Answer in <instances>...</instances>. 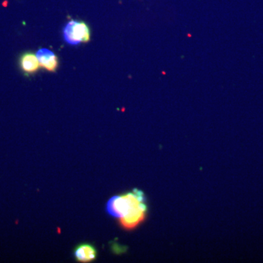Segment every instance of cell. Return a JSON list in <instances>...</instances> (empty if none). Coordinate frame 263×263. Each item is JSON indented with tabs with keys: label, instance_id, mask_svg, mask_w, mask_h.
<instances>
[{
	"label": "cell",
	"instance_id": "cell-6",
	"mask_svg": "<svg viewBox=\"0 0 263 263\" xmlns=\"http://www.w3.org/2000/svg\"><path fill=\"white\" fill-rule=\"evenodd\" d=\"M74 256L78 262H90L97 258L98 252L94 246L90 243H81L76 247Z\"/></svg>",
	"mask_w": 263,
	"mask_h": 263
},
{
	"label": "cell",
	"instance_id": "cell-5",
	"mask_svg": "<svg viewBox=\"0 0 263 263\" xmlns=\"http://www.w3.org/2000/svg\"><path fill=\"white\" fill-rule=\"evenodd\" d=\"M40 65L49 72H55L59 65L58 57L48 48H42L36 53Z\"/></svg>",
	"mask_w": 263,
	"mask_h": 263
},
{
	"label": "cell",
	"instance_id": "cell-1",
	"mask_svg": "<svg viewBox=\"0 0 263 263\" xmlns=\"http://www.w3.org/2000/svg\"><path fill=\"white\" fill-rule=\"evenodd\" d=\"M146 202V197L141 190H135L131 193L114 196L106 205L107 212L114 217H123Z\"/></svg>",
	"mask_w": 263,
	"mask_h": 263
},
{
	"label": "cell",
	"instance_id": "cell-4",
	"mask_svg": "<svg viewBox=\"0 0 263 263\" xmlns=\"http://www.w3.org/2000/svg\"><path fill=\"white\" fill-rule=\"evenodd\" d=\"M18 65L21 70L26 76H30L37 72L40 63L36 54L32 52H24L18 58Z\"/></svg>",
	"mask_w": 263,
	"mask_h": 263
},
{
	"label": "cell",
	"instance_id": "cell-2",
	"mask_svg": "<svg viewBox=\"0 0 263 263\" xmlns=\"http://www.w3.org/2000/svg\"><path fill=\"white\" fill-rule=\"evenodd\" d=\"M64 40L68 44L76 46L87 43L91 37V32L87 24L83 22L71 20L63 29Z\"/></svg>",
	"mask_w": 263,
	"mask_h": 263
},
{
	"label": "cell",
	"instance_id": "cell-3",
	"mask_svg": "<svg viewBox=\"0 0 263 263\" xmlns=\"http://www.w3.org/2000/svg\"><path fill=\"white\" fill-rule=\"evenodd\" d=\"M147 214V205L146 202L142 204L135 210L132 211L127 215L120 218L119 224L124 230H132L136 229L146 219Z\"/></svg>",
	"mask_w": 263,
	"mask_h": 263
}]
</instances>
